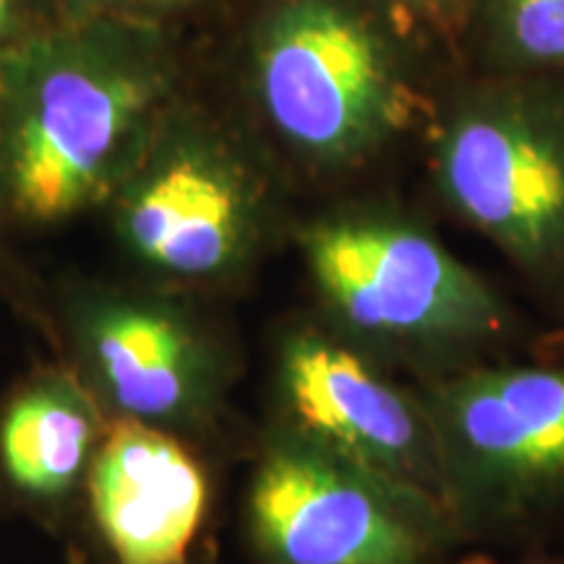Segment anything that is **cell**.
<instances>
[{
	"mask_svg": "<svg viewBox=\"0 0 564 564\" xmlns=\"http://www.w3.org/2000/svg\"><path fill=\"white\" fill-rule=\"evenodd\" d=\"M282 387L303 434L444 507L426 408L358 352L322 335H295L282 350Z\"/></svg>",
	"mask_w": 564,
	"mask_h": 564,
	"instance_id": "cell-8",
	"label": "cell"
},
{
	"mask_svg": "<svg viewBox=\"0 0 564 564\" xmlns=\"http://www.w3.org/2000/svg\"><path fill=\"white\" fill-rule=\"evenodd\" d=\"M91 348L110 398L131 419H165L186 411L202 387L194 337L175 316L139 303L97 314Z\"/></svg>",
	"mask_w": 564,
	"mask_h": 564,
	"instance_id": "cell-10",
	"label": "cell"
},
{
	"mask_svg": "<svg viewBox=\"0 0 564 564\" xmlns=\"http://www.w3.org/2000/svg\"><path fill=\"white\" fill-rule=\"evenodd\" d=\"M460 40L478 74L564 76V0H468Z\"/></svg>",
	"mask_w": 564,
	"mask_h": 564,
	"instance_id": "cell-12",
	"label": "cell"
},
{
	"mask_svg": "<svg viewBox=\"0 0 564 564\" xmlns=\"http://www.w3.org/2000/svg\"><path fill=\"white\" fill-rule=\"evenodd\" d=\"M249 512L272 564H419L444 507L299 434L259 465Z\"/></svg>",
	"mask_w": 564,
	"mask_h": 564,
	"instance_id": "cell-6",
	"label": "cell"
},
{
	"mask_svg": "<svg viewBox=\"0 0 564 564\" xmlns=\"http://www.w3.org/2000/svg\"><path fill=\"white\" fill-rule=\"evenodd\" d=\"M465 564H494V562H489V560H470V562H465Z\"/></svg>",
	"mask_w": 564,
	"mask_h": 564,
	"instance_id": "cell-16",
	"label": "cell"
},
{
	"mask_svg": "<svg viewBox=\"0 0 564 564\" xmlns=\"http://www.w3.org/2000/svg\"><path fill=\"white\" fill-rule=\"evenodd\" d=\"M181 95L173 26L58 17L0 70V194L55 223L116 192Z\"/></svg>",
	"mask_w": 564,
	"mask_h": 564,
	"instance_id": "cell-1",
	"label": "cell"
},
{
	"mask_svg": "<svg viewBox=\"0 0 564 564\" xmlns=\"http://www.w3.org/2000/svg\"><path fill=\"white\" fill-rule=\"evenodd\" d=\"M442 202L523 270H564V76L478 74L432 133Z\"/></svg>",
	"mask_w": 564,
	"mask_h": 564,
	"instance_id": "cell-3",
	"label": "cell"
},
{
	"mask_svg": "<svg viewBox=\"0 0 564 564\" xmlns=\"http://www.w3.org/2000/svg\"><path fill=\"white\" fill-rule=\"evenodd\" d=\"M316 285L352 333L400 352L449 356L507 329V308L478 274L398 207L366 204L303 230Z\"/></svg>",
	"mask_w": 564,
	"mask_h": 564,
	"instance_id": "cell-4",
	"label": "cell"
},
{
	"mask_svg": "<svg viewBox=\"0 0 564 564\" xmlns=\"http://www.w3.org/2000/svg\"><path fill=\"white\" fill-rule=\"evenodd\" d=\"M58 19L47 0H0V70L42 26Z\"/></svg>",
	"mask_w": 564,
	"mask_h": 564,
	"instance_id": "cell-14",
	"label": "cell"
},
{
	"mask_svg": "<svg viewBox=\"0 0 564 564\" xmlns=\"http://www.w3.org/2000/svg\"><path fill=\"white\" fill-rule=\"evenodd\" d=\"M411 26L382 0H253L243 84L282 150L340 175L398 144L426 110Z\"/></svg>",
	"mask_w": 564,
	"mask_h": 564,
	"instance_id": "cell-2",
	"label": "cell"
},
{
	"mask_svg": "<svg viewBox=\"0 0 564 564\" xmlns=\"http://www.w3.org/2000/svg\"><path fill=\"white\" fill-rule=\"evenodd\" d=\"M58 17L87 19V17H121L152 24L175 26L194 13L207 9L212 0H47Z\"/></svg>",
	"mask_w": 564,
	"mask_h": 564,
	"instance_id": "cell-13",
	"label": "cell"
},
{
	"mask_svg": "<svg viewBox=\"0 0 564 564\" xmlns=\"http://www.w3.org/2000/svg\"><path fill=\"white\" fill-rule=\"evenodd\" d=\"M390 9L400 11L413 24L429 26L434 32H460L468 0H382Z\"/></svg>",
	"mask_w": 564,
	"mask_h": 564,
	"instance_id": "cell-15",
	"label": "cell"
},
{
	"mask_svg": "<svg viewBox=\"0 0 564 564\" xmlns=\"http://www.w3.org/2000/svg\"><path fill=\"white\" fill-rule=\"evenodd\" d=\"M91 510L118 564H183L207 512V478L171 434L126 419L91 463Z\"/></svg>",
	"mask_w": 564,
	"mask_h": 564,
	"instance_id": "cell-9",
	"label": "cell"
},
{
	"mask_svg": "<svg viewBox=\"0 0 564 564\" xmlns=\"http://www.w3.org/2000/svg\"><path fill=\"white\" fill-rule=\"evenodd\" d=\"M95 415L68 382H42L13 400L0 423V455L24 491L53 497L66 491L87 463Z\"/></svg>",
	"mask_w": 564,
	"mask_h": 564,
	"instance_id": "cell-11",
	"label": "cell"
},
{
	"mask_svg": "<svg viewBox=\"0 0 564 564\" xmlns=\"http://www.w3.org/2000/svg\"><path fill=\"white\" fill-rule=\"evenodd\" d=\"M421 403L447 510L514 520L564 502V369H470L442 379Z\"/></svg>",
	"mask_w": 564,
	"mask_h": 564,
	"instance_id": "cell-5",
	"label": "cell"
},
{
	"mask_svg": "<svg viewBox=\"0 0 564 564\" xmlns=\"http://www.w3.org/2000/svg\"><path fill=\"white\" fill-rule=\"evenodd\" d=\"M121 220L147 262L183 278L228 272L262 228L267 186L241 147L167 108L118 186Z\"/></svg>",
	"mask_w": 564,
	"mask_h": 564,
	"instance_id": "cell-7",
	"label": "cell"
}]
</instances>
